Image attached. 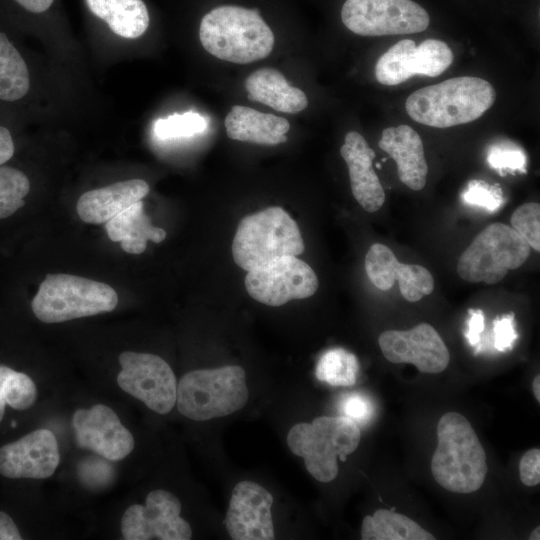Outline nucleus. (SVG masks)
<instances>
[{"mask_svg": "<svg viewBox=\"0 0 540 540\" xmlns=\"http://www.w3.org/2000/svg\"><path fill=\"white\" fill-rule=\"evenodd\" d=\"M437 439L431 460L436 482L454 493L479 490L488 471L486 453L467 418L457 412L445 413L437 424Z\"/></svg>", "mask_w": 540, "mask_h": 540, "instance_id": "obj_1", "label": "nucleus"}, {"mask_svg": "<svg viewBox=\"0 0 540 540\" xmlns=\"http://www.w3.org/2000/svg\"><path fill=\"white\" fill-rule=\"evenodd\" d=\"M199 38L211 55L237 64L268 57L275 41L257 9L235 5L219 6L204 15Z\"/></svg>", "mask_w": 540, "mask_h": 540, "instance_id": "obj_2", "label": "nucleus"}, {"mask_svg": "<svg viewBox=\"0 0 540 540\" xmlns=\"http://www.w3.org/2000/svg\"><path fill=\"white\" fill-rule=\"evenodd\" d=\"M495 100L491 83L479 77L460 76L413 92L405 108L420 124L448 128L480 118Z\"/></svg>", "mask_w": 540, "mask_h": 540, "instance_id": "obj_3", "label": "nucleus"}, {"mask_svg": "<svg viewBox=\"0 0 540 540\" xmlns=\"http://www.w3.org/2000/svg\"><path fill=\"white\" fill-rule=\"evenodd\" d=\"M359 426L346 416H320L295 424L287 434L291 452L304 459L307 471L320 482L338 475L337 458L345 461L360 443Z\"/></svg>", "mask_w": 540, "mask_h": 540, "instance_id": "obj_4", "label": "nucleus"}, {"mask_svg": "<svg viewBox=\"0 0 540 540\" xmlns=\"http://www.w3.org/2000/svg\"><path fill=\"white\" fill-rule=\"evenodd\" d=\"M297 223L282 207H268L241 219L233 243L234 262L250 271L283 256L304 252Z\"/></svg>", "mask_w": 540, "mask_h": 540, "instance_id": "obj_5", "label": "nucleus"}, {"mask_svg": "<svg viewBox=\"0 0 540 540\" xmlns=\"http://www.w3.org/2000/svg\"><path fill=\"white\" fill-rule=\"evenodd\" d=\"M248 395L244 369L228 365L186 373L177 384L176 404L183 416L206 421L239 411Z\"/></svg>", "mask_w": 540, "mask_h": 540, "instance_id": "obj_6", "label": "nucleus"}, {"mask_svg": "<svg viewBox=\"0 0 540 540\" xmlns=\"http://www.w3.org/2000/svg\"><path fill=\"white\" fill-rule=\"evenodd\" d=\"M118 304L116 291L108 284L70 274H47L31 307L45 323L111 312Z\"/></svg>", "mask_w": 540, "mask_h": 540, "instance_id": "obj_7", "label": "nucleus"}, {"mask_svg": "<svg viewBox=\"0 0 540 540\" xmlns=\"http://www.w3.org/2000/svg\"><path fill=\"white\" fill-rule=\"evenodd\" d=\"M530 248L512 227L492 223L461 254L456 271L465 281L495 284L527 260Z\"/></svg>", "mask_w": 540, "mask_h": 540, "instance_id": "obj_8", "label": "nucleus"}, {"mask_svg": "<svg viewBox=\"0 0 540 540\" xmlns=\"http://www.w3.org/2000/svg\"><path fill=\"white\" fill-rule=\"evenodd\" d=\"M341 19L361 36L419 33L430 23L428 12L412 0H346Z\"/></svg>", "mask_w": 540, "mask_h": 540, "instance_id": "obj_9", "label": "nucleus"}, {"mask_svg": "<svg viewBox=\"0 0 540 540\" xmlns=\"http://www.w3.org/2000/svg\"><path fill=\"white\" fill-rule=\"evenodd\" d=\"M117 384L158 414L169 413L176 404L177 382L169 364L151 353L125 351L119 355Z\"/></svg>", "mask_w": 540, "mask_h": 540, "instance_id": "obj_10", "label": "nucleus"}, {"mask_svg": "<svg viewBox=\"0 0 540 540\" xmlns=\"http://www.w3.org/2000/svg\"><path fill=\"white\" fill-rule=\"evenodd\" d=\"M319 282L314 270L296 256H283L247 271L245 287L256 301L281 306L293 299L311 297Z\"/></svg>", "mask_w": 540, "mask_h": 540, "instance_id": "obj_11", "label": "nucleus"}, {"mask_svg": "<svg viewBox=\"0 0 540 540\" xmlns=\"http://www.w3.org/2000/svg\"><path fill=\"white\" fill-rule=\"evenodd\" d=\"M181 503L169 491H151L145 505L129 506L121 519V533L126 540H189L190 524L180 516Z\"/></svg>", "mask_w": 540, "mask_h": 540, "instance_id": "obj_12", "label": "nucleus"}, {"mask_svg": "<svg viewBox=\"0 0 540 540\" xmlns=\"http://www.w3.org/2000/svg\"><path fill=\"white\" fill-rule=\"evenodd\" d=\"M454 59L450 47L443 41L427 39L418 46L403 39L390 47L377 61L375 77L383 85H397L414 75L436 77Z\"/></svg>", "mask_w": 540, "mask_h": 540, "instance_id": "obj_13", "label": "nucleus"}, {"mask_svg": "<svg viewBox=\"0 0 540 540\" xmlns=\"http://www.w3.org/2000/svg\"><path fill=\"white\" fill-rule=\"evenodd\" d=\"M378 344L388 361L413 364L422 373L437 374L449 364L446 344L428 323L406 331L387 330L380 334Z\"/></svg>", "mask_w": 540, "mask_h": 540, "instance_id": "obj_14", "label": "nucleus"}, {"mask_svg": "<svg viewBox=\"0 0 540 540\" xmlns=\"http://www.w3.org/2000/svg\"><path fill=\"white\" fill-rule=\"evenodd\" d=\"M60 462L54 433L34 430L0 447V475L8 479H45Z\"/></svg>", "mask_w": 540, "mask_h": 540, "instance_id": "obj_15", "label": "nucleus"}, {"mask_svg": "<svg viewBox=\"0 0 540 540\" xmlns=\"http://www.w3.org/2000/svg\"><path fill=\"white\" fill-rule=\"evenodd\" d=\"M72 426L79 447L90 449L108 460H121L134 448L131 432L106 405L78 409L73 415Z\"/></svg>", "mask_w": 540, "mask_h": 540, "instance_id": "obj_16", "label": "nucleus"}, {"mask_svg": "<svg viewBox=\"0 0 540 540\" xmlns=\"http://www.w3.org/2000/svg\"><path fill=\"white\" fill-rule=\"evenodd\" d=\"M273 496L256 482L244 480L234 487L225 526L234 540L275 538L271 507Z\"/></svg>", "mask_w": 540, "mask_h": 540, "instance_id": "obj_17", "label": "nucleus"}, {"mask_svg": "<svg viewBox=\"0 0 540 540\" xmlns=\"http://www.w3.org/2000/svg\"><path fill=\"white\" fill-rule=\"evenodd\" d=\"M365 270L372 284L386 291L399 282L402 296L409 302H417L434 290V279L425 267L403 264L392 250L381 243L371 245L365 256Z\"/></svg>", "mask_w": 540, "mask_h": 540, "instance_id": "obj_18", "label": "nucleus"}, {"mask_svg": "<svg viewBox=\"0 0 540 540\" xmlns=\"http://www.w3.org/2000/svg\"><path fill=\"white\" fill-rule=\"evenodd\" d=\"M340 154L348 166L351 190L356 201L367 212L378 211L384 204L385 193L372 166L374 150L360 133L350 131L345 136Z\"/></svg>", "mask_w": 540, "mask_h": 540, "instance_id": "obj_19", "label": "nucleus"}, {"mask_svg": "<svg viewBox=\"0 0 540 540\" xmlns=\"http://www.w3.org/2000/svg\"><path fill=\"white\" fill-rule=\"evenodd\" d=\"M378 146L396 162L403 184L415 191L424 188L428 165L422 139L412 127L401 124L384 129Z\"/></svg>", "mask_w": 540, "mask_h": 540, "instance_id": "obj_20", "label": "nucleus"}, {"mask_svg": "<svg viewBox=\"0 0 540 540\" xmlns=\"http://www.w3.org/2000/svg\"><path fill=\"white\" fill-rule=\"evenodd\" d=\"M148 192L149 185L142 179L116 182L83 193L77 201V213L86 223H105L142 200Z\"/></svg>", "mask_w": 540, "mask_h": 540, "instance_id": "obj_21", "label": "nucleus"}, {"mask_svg": "<svg viewBox=\"0 0 540 540\" xmlns=\"http://www.w3.org/2000/svg\"><path fill=\"white\" fill-rule=\"evenodd\" d=\"M230 139L259 145H277L287 141L290 124L285 118L235 105L225 121Z\"/></svg>", "mask_w": 540, "mask_h": 540, "instance_id": "obj_22", "label": "nucleus"}, {"mask_svg": "<svg viewBox=\"0 0 540 540\" xmlns=\"http://www.w3.org/2000/svg\"><path fill=\"white\" fill-rule=\"evenodd\" d=\"M247 98L284 113H298L308 105L305 93L291 86L284 75L273 68H261L245 81Z\"/></svg>", "mask_w": 540, "mask_h": 540, "instance_id": "obj_23", "label": "nucleus"}, {"mask_svg": "<svg viewBox=\"0 0 540 540\" xmlns=\"http://www.w3.org/2000/svg\"><path fill=\"white\" fill-rule=\"evenodd\" d=\"M105 227L110 240L121 242V248L130 254L144 252L148 240L160 243L166 238L164 229L151 224L141 200L107 221Z\"/></svg>", "mask_w": 540, "mask_h": 540, "instance_id": "obj_24", "label": "nucleus"}, {"mask_svg": "<svg viewBox=\"0 0 540 540\" xmlns=\"http://www.w3.org/2000/svg\"><path fill=\"white\" fill-rule=\"evenodd\" d=\"M86 4L120 37L135 39L148 28L149 14L142 0H86Z\"/></svg>", "mask_w": 540, "mask_h": 540, "instance_id": "obj_25", "label": "nucleus"}, {"mask_svg": "<svg viewBox=\"0 0 540 540\" xmlns=\"http://www.w3.org/2000/svg\"><path fill=\"white\" fill-rule=\"evenodd\" d=\"M362 540H434L435 537L411 518L387 509L365 516Z\"/></svg>", "mask_w": 540, "mask_h": 540, "instance_id": "obj_26", "label": "nucleus"}, {"mask_svg": "<svg viewBox=\"0 0 540 540\" xmlns=\"http://www.w3.org/2000/svg\"><path fill=\"white\" fill-rule=\"evenodd\" d=\"M29 89L30 75L27 64L7 35L0 31V100H21Z\"/></svg>", "mask_w": 540, "mask_h": 540, "instance_id": "obj_27", "label": "nucleus"}, {"mask_svg": "<svg viewBox=\"0 0 540 540\" xmlns=\"http://www.w3.org/2000/svg\"><path fill=\"white\" fill-rule=\"evenodd\" d=\"M37 398V388L30 376L0 364V423L6 408L23 411L30 408Z\"/></svg>", "mask_w": 540, "mask_h": 540, "instance_id": "obj_28", "label": "nucleus"}, {"mask_svg": "<svg viewBox=\"0 0 540 540\" xmlns=\"http://www.w3.org/2000/svg\"><path fill=\"white\" fill-rule=\"evenodd\" d=\"M359 371L357 357L343 349L333 348L325 351L316 365V378L332 386H351L355 384Z\"/></svg>", "mask_w": 540, "mask_h": 540, "instance_id": "obj_29", "label": "nucleus"}, {"mask_svg": "<svg viewBox=\"0 0 540 540\" xmlns=\"http://www.w3.org/2000/svg\"><path fill=\"white\" fill-rule=\"evenodd\" d=\"M30 181L21 170L0 165V219L13 215L24 206Z\"/></svg>", "mask_w": 540, "mask_h": 540, "instance_id": "obj_30", "label": "nucleus"}, {"mask_svg": "<svg viewBox=\"0 0 540 540\" xmlns=\"http://www.w3.org/2000/svg\"><path fill=\"white\" fill-rule=\"evenodd\" d=\"M206 128V118L191 111L159 118L154 124L155 135L160 139L189 137L202 133Z\"/></svg>", "mask_w": 540, "mask_h": 540, "instance_id": "obj_31", "label": "nucleus"}, {"mask_svg": "<svg viewBox=\"0 0 540 540\" xmlns=\"http://www.w3.org/2000/svg\"><path fill=\"white\" fill-rule=\"evenodd\" d=\"M487 162L502 175L503 171L526 172L527 155L524 150L510 141L494 143L489 147Z\"/></svg>", "mask_w": 540, "mask_h": 540, "instance_id": "obj_32", "label": "nucleus"}, {"mask_svg": "<svg viewBox=\"0 0 540 540\" xmlns=\"http://www.w3.org/2000/svg\"><path fill=\"white\" fill-rule=\"evenodd\" d=\"M512 228L532 247L540 250V205L525 203L519 206L511 216Z\"/></svg>", "mask_w": 540, "mask_h": 540, "instance_id": "obj_33", "label": "nucleus"}, {"mask_svg": "<svg viewBox=\"0 0 540 540\" xmlns=\"http://www.w3.org/2000/svg\"><path fill=\"white\" fill-rule=\"evenodd\" d=\"M462 199L469 205L479 206L490 212L496 211L503 204L501 189L496 185L491 186L479 180H472L468 183L462 194Z\"/></svg>", "mask_w": 540, "mask_h": 540, "instance_id": "obj_34", "label": "nucleus"}, {"mask_svg": "<svg viewBox=\"0 0 540 540\" xmlns=\"http://www.w3.org/2000/svg\"><path fill=\"white\" fill-rule=\"evenodd\" d=\"M343 416L348 417L357 425H364L373 415L374 407L370 399L360 393H352L344 396L340 402Z\"/></svg>", "mask_w": 540, "mask_h": 540, "instance_id": "obj_35", "label": "nucleus"}, {"mask_svg": "<svg viewBox=\"0 0 540 540\" xmlns=\"http://www.w3.org/2000/svg\"><path fill=\"white\" fill-rule=\"evenodd\" d=\"M493 325L495 348L501 352L510 350L518 337L514 328V314L496 318Z\"/></svg>", "mask_w": 540, "mask_h": 540, "instance_id": "obj_36", "label": "nucleus"}, {"mask_svg": "<svg viewBox=\"0 0 540 540\" xmlns=\"http://www.w3.org/2000/svg\"><path fill=\"white\" fill-rule=\"evenodd\" d=\"M521 482L529 487L540 483V450L533 448L523 454L519 462Z\"/></svg>", "mask_w": 540, "mask_h": 540, "instance_id": "obj_37", "label": "nucleus"}, {"mask_svg": "<svg viewBox=\"0 0 540 540\" xmlns=\"http://www.w3.org/2000/svg\"><path fill=\"white\" fill-rule=\"evenodd\" d=\"M470 318L467 322L468 329L465 337L471 346H477L480 342V333L484 330V315L478 310H469Z\"/></svg>", "mask_w": 540, "mask_h": 540, "instance_id": "obj_38", "label": "nucleus"}, {"mask_svg": "<svg viewBox=\"0 0 540 540\" xmlns=\"http://www.w3.org/2000/svg\"><path fill=\"white\" fill-rule=\"evenodd\" d=\"M22 538L12 517L0 510V540H21Z\"/></svg>", "mask_w": 540, "mask_h": 540, "instance_id": "obj_39", "label": "nucleus"}, {"mask_svg": "<svg viewBox=\"0 0 540 540\" xmlns=\"http://www.w3.org/2000/svg\"><path fill=\"white\" fill-rule=\"evenodd\" d=\"M15 152V145L10 130L0 125V165L9 161Z\"/></svg>", "mask_w": 540, "mask_h": 540, "instance_id": "obj_40", "label": "nucleus"}, {"mask_svg": "<svg viewBox=\"0 0 540 540\" xmlns=\"http://www.w3.org/2000/svg\"><path fill=\"white\" fill-rule=\"evenodd\" d=\"M25 10L32 13H42L49 9L54 0H14Z\"/></svg>", "mask_w": 540, "mask_h": 540, "instance_id": "obj_41", "label": "nucleus"}, {"mask_svg": "<svg viewBox=\"0 0 540 540\" xmlns=\"http://www.w3.org/2000/svg\"><path fill=\"white\" fill-rule=\"evenodd\" d=\"M533 394L538 402H540V376L537 375L532 382Z\"/></svg>", "mask_w": 540, "mask_h": 540, "instance_id": "obj_42", "label": "nucleus"}, {"mask_svg": "<svg viewBox=\"0 0 540 540\" xmlns=\"http://www.w3.org/2000/svg\"><path fill=\"white\" fill-rule=\"evenodd\" d=\"M540 539V527L537 526L533 529L531 534L529 535V540H539Z\"/></svg>", "mask_w": 540, "mask_h": 540, "instance_id": "obj_43", "label": "nucleus"}]
</instances>
